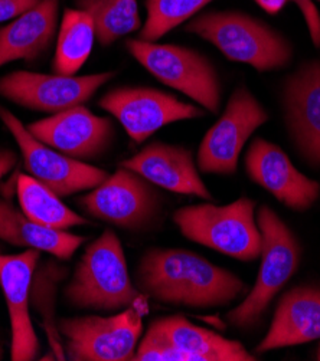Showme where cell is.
<instances>
[{
	"label": "cell",
	"mask_w": 320,
	"mask_h": 361,
	"mask_svg": "<svg viewBox=\"0 0 320 361\" xmlns=\"http://www.w3.org/2000/svg\"><path fill=\"white\" fill-rule=\"evenodd\" d=\"M198 35L234 62L268 72L286 66L293 56L289 39L266 22L242 12H208L194 18L185 27Z\"/></svg>",
	"instance_id": "3957f363"
},
{
	"label": "cell",
	"mask_w": 320,
	"mask_h": 361,
	"mask_svg": "<svg viewBox=\"0 0 320 361\" xmlns=\"http://www.w3.org/2000/svg\"><path fill=\"white\" fill-rule=\"evenodd\" d=\"M2 357H4V350L0 348V360H2Z\"/></svg>",
	"instance_id": "1f68e13d"
},
{
	"label": "cell",
	"mask_w": 320,
	"mask_h": 361,
	"mask_svg": "<svg viewBox=\"0 0 320 361\" xmlns=\"http://www.w3.org/2000/svg\"><path fill=\"white\" fill-rule=\"evenodd\" d=\"M77 8L91 16L102 47H110L141 27L137 0H77Z\"/></svg>",
	"instance_id": "cb8c5ba5"
},
{
	"label": "cell",
	"mask_w": 320,
	"mask_h": 361,
	"mask_svg": "<svg viewBox=\"0 0 320 361\" xmlns=\"http://www.w3.org/2000/svg\"><path fill=\"white\" fill-rule=\"evenodd\" d=\"M126 48L162 84L185 94L206 111L218 113L221 81L215 66L206 56L186 47L141 39H129Z\"/></svg>",
	"instance_id": "52a82bcc"
},
{
	"label": "cell",
	"mask_w": 320,
	"mask_h": 361,
	"mask_svg": "<svg viewBox=\"0 0 320 361\" xmlns=\"http://www.w3.org/2000/svg\"><path fill=\"white\" fill-rule=\"evenodd\" d=\"M95 39V26L91 16L78 8L66 9L59 25L52 62L55 74L76 75L88 61Z\"/></svg>",
	"instance_id": "603a6c76"
},
{
	"label": "cell",
	"mask_w": 320,
	"mask_h": 361,
	"mask_svg": "<svg viewBox=\"0 0 320 361\" xmlns=\"http://www.w3.org/2000/svg\"><path fill=\"white\" fill-rule=\"evenodd\" d=\"M77 204L88 218L130 232L149 228L162 209L160 196L152 183L123 166L78 197Z\"/></svg>",
	"instance_id": "ba28073f"
},
{
	"label": "cell",
	"mask_w": 320,
	"mask_h": 361,
	"mask_svg": "<svg viewBox=\"0 0 320 361\" xmlns=\"http://www.w3.org/2000/svg\"><path fill=\"white\" fill-rule=\"evenodd\" d=\"M153 331L184 355L185 361H254L238 341L195 326L182 315H170L152 321Z\"/></svg>",
	"instance_id": "ffe728a7"
},
{
	"label": "cell",
	"mask_w": 320,
	"mask_h": 361,
	"mask_svg": "<svg viewBox=\"0 0 320 361\" xmlns=\"http://www.w3.org/2000/svg\"><path fill=\"white\" fill-rule=\"evenodd\" d=\"M254 213L256 202L239 197L224 206L202 203L179 207L173 213V222L186 239L248 262L259 259L263 249Z\"/></svg>",
	"instance_id": "277c9868"
},
{
	"label": "cell",
	"mask_w": 320,
	"mask_h": 361,
	"mask_svg": "<svg viewBox=\"0 0 320 361\" xmlns=\"http://www.w3.org/2000/svg\"><path fill=\"white\" fill-rule=\"evenodd\" d=\"M145 177L152 185L179 195L212 200L191 150L166 142H150L133 157L122 163Z\"/></svg>",
	"instance_id": "e0dca14e"
},
{
	"label": "cell",
	"mask_w": 320,
	"mask_h": 361,
	"mask_svg": "<svg viewBox=\"0 0 320 361\" xmlns=\"http://www.w3.org/2000/svg\"><path fill=\"white\" fill-rule=\"evenodd\" d=\"M320 338V288L296 286L277 305L267 336L256 353L293 347Z\"/></svg>",
	"instance_id": "ac0fdd59"
},
{
	"label": "cell",
	"mask_w": 320,
	"mask_h": 361,
	"mask_svg": "<svg viewBox=\"0 0 320 361\" xmlns=\"http://www.w3.org/2000/svg\"><path fill=\"white\" fill-rule=\"evenodd\" d=\"M16 196L28 218L45 228L68 231L91 224L85 216L68 207L54 190L30 174L16 177Z\"/></svg>",
	"instance_id": "7402d4cb"
},
{
	"label": "cell",
	"mask_w": 320,
	"mask_h": 361,
	"mask_svg": "<svg viewBox=\"0 0 320 361\" xmlns=\"http://www.w3.org/2000/svg\"><path fill=\"white\" fill-rule=\"evenodd\" d=\"M268 120V113L245 87H238L218 121L205 134L196 157L202 173L232 176L238 159L254 131Z\"/></svg>",
	"instance_id": "9c48e42d"
},
{
	"label": "cell",
	"mask_w": 320,
	"mask_h": 361,
	"mask_svg": "<svg viewBox=\"0 0 320 361\" xmlns=\"http://www.w3.org/2000/svg\"><path fill=\"white\" fill-rule=\"evenodd\" d=\"M64 298L76 310L114 312L146 300L130 276L120 238L112 229L90 242L64 286Z\"/></svg>",
	"instance_id": "7a4b0ae2"
},
{
	"label": "cell",
	"mask_w": 320,
	"mask_h": 361,
	"mask_svg": "<svg viewBox=\"0 0 320 361\" xmlns=\"http://www.w3.org/2000/svg\"><path fill=\"white\" fill-rule=\"evenodd\" d=\"M212 0H146V22L140 29L141 41L156 42L184 22L195 18Z\"/></svg>",
	"instance_id": "484cf974"
},
{
	"label": "cell",
	"mask_w": 320,
	"mask_h": 361,
	"mask_svg": "<svg viewBox=\"0 0 320 361\" xmlns=\"http://www.w3.org/2000/svg\"><path fill=\"white\" fill-rule=\"evenodd\" d=\"M129 137L140 144L172 123L201 118L205 111L198 105L182 102L174 95L148 87H122L107 92L98 101Z\"/></svg>",
	"instance_id": "8fae6325"
},
{
	"label": "cell",
	"mask_w": 320,
	"mask_h": 361,
	"mask_svg": "<svg viewBox=\"0 0 320 361\" xmlns=\"http://www.w3.org/2000/svg\"><path fill=\"white\" fill-rule=\"evenodd\" d=\"M146 300L119 314L61 318L57 326L65 360L71 361H127L133 360L143 333Z\"/></svg>",
	"instance_id": "8992f818"
},
{
	"label": "cell",
	"mask_w": 320,
	"mask_h": 361,
	"mask_svg": "<svg viewBox=\"0 0 320 361\" xmlns=\"http://www.w3.org/2000/svg\"><path fill=\"white\" fill-rule=\"evenodd\" d=\"M281 102L296 149L309 164L320 166V58L288 77Z\"/></svg>",
	"instance_id": "2e32d148"
},
{
	"label": "cell",
	"mask_w": 320,
	"mask_h": 361,
	"mask_svg": "<svg viewBox=\"0 0 320 361\" xmlns=\"http://www.w3.org/2000/svg\"><path fill=\"white\" fill-rule=\"evenodd\" d=\"M261 231V265L256 285L244 301L227 314L232 327L251 329L261 319L273 298L296 274L302 259V247L292 229L268 206L257 213Z\"/></svg>",
	"instance_id": "5b68a950"
},
{
	"label": "cell",
	"mask_w": 320,
	"mask_h": 361,
	"mask_svg": "<svg viewBox=\"0 0 320 361\" xmlns=\"http://www.w3.org/2000/svg\"><path fill=\"white\" fill-rule=\"evenodd\" d=\"M47 146L77 160L101 156L113 141L112 120L100 117L81 104L26 126Z\"/></svg>",
	"instance_id": "5bb4252c"
},
{
	"label": "cell",
	"mask_w": 320,
	"mask_h": 361,
	"mask_svg": "<svg viewBox=\"0 0 320 361\" xmlns=\"http://www.w3.org/2000/svg\"><path fill=\"white\" fill-rule=\"evenodd\" d=\"M41 261V250L25 249L20 254L0 255V288L11 321V358L37 360L40 338L30 318V285Z\"/></svg>",
	"instance_id": "4fadbf2b"
},
{
	"label": "cell",
	"mask_w": 320,
	"mask_h": 361,
	"mask_svg": "<svg viewBox=\"0 0 320 361\" xmlns=\"http://www.w3.org/2000/svg\"><path fill=\"white\" fill-rule=\"evenodd\" d=\"M289 2H293L300 9L313 45L320 48V13L313 0H289Z\"/></svg>",
	"instance_id": "4316f807"
},
{
	"label": "cell",
	"mask_w": 320,
	"mask_h": 361,
	"mask_svg": "<svg viewBox=\"0 0 320 361\" xmlns=\"http://www.w3.org/2000/svg\"><path fill=\"white\" fill-rule=\"evenodd\" d=\"M0 240L22 249H38L61 261H68L87 240L68 231L45 228L29 219L11 202L0 199Z\"/></svg>",
	"instance_id": "44dd1931"
},
{
	"label": "cell",
	"mask_w": 320,
	"mask_h": 361,
	"mask_svg": "<svg viewBox=\"0 0 320 361\" xmlns=\"http://www.w3.org/2000/svg\"><path fill=\"white\" fill-rule=\"evenodd\" d=\"M18 163V154L8 149H0V180L9 174Z\"/></svg>",
	"instance_id": "f1b7e54d"
},
{
	"label": "cell",
	"mask_w": 320,
	"mask_h": 361,
	"mask_svg": "<svg viewBox=\"0 0 320 361\" xmlns=\"http://www.w3.org/2000/svg\"><path fill=\"white\" fill-rule=\"evenodd\" d=\"M316 358L320 361V345H319V348H317V354H316Z\"/></svg>",
	"instance_id": "4dcf8cb0"
},
{
	"label": "cell",
	"mask_w": 320,
	"mask_h": 361,
	"mask_svg": "<svg viewBox=\"0 0 320 361\" xmlns=\"http://www.w3.org/2000/svg\"><path fill=\"white\" fill-rule=\"evenodd\" d=\"M0 121L13 135L25 169L59 197L91 190L109 176L105 170L69 157L33 137L26 126L6 108L0 106Z\"/></svg>",
	"instance_id": "30bf717a"
},
{
	"label": "cell",
	"mask_w": 320,
	"mask_h": 361,
	"mask_svg": "<svg viewBox=\"0 0 320 361\" xmlns=\"http://www.w3.org/2000/svg\"><path fill=\"white\" fill-rule=\"evenodd\" d=\"M114 75L113 71L83 77L15 71L0 78V97L32 111L57 114L87 102Z\"/></svg>",
	"instance_id": "7c38bea8"
},
{
	"label": "cell",
	"mask_w": 320,
	"mask_h": 361,
	"mask_svg": "<svg viewBox=\"0 0 320 361\" xmlns=\"http://www.w3.org/2000/svg\"><path fill=\"white\" fill-rule=\"evenodd\" d=\"M254 2L268 15H277L286 6L289 0H254Z\"/></svg>",
	"instance_id": "f546056e"
},
{
	"label": "cell",
	"mask_w": 320,
	"mask_h": 361,
	"mask_svg": "<svg viewBox=\"0 0 320 361\" xmlns=\"http://www.w3.org/2000/svg\"><path fill=\"white\" fill-rule=\"evenodd\" d=\"M134 283L146 298L191 308L225 307L248 293L235 274L186 249L146 250L136 265Z\"/></svg>",
	"instance_id": "6da1fadb"
},
{
	"label": "cell",
	"mask_w": 320,
	"mask_h": 361,
	"mask_svg": "<svg viewBox=\"0 0 320 361\" xmlns=\"http://www.w3.org/2000/svg\"><path fill=\"white\" fill-rule=\"evenodd\" d=\"M245 169L254 183L296 212L310 209L320 196V185L299 171L275 144L256 138L245 156Z\"/></svg>",
	"instance_id": "9a60e30c"
},
{
	"label": "cell",
	"mask_w": 320,
	"mask_h": 361,
	"mask_svg": "<svg viewBox=\"0 0 320 361\" xmlns=\"http://www.w3.org/2000/svg\"><path fill=\"white\" fill-rule=\"evenodd\" d=\"M59 0L41 2L0 27V68L15 61H35L54 42Z\"/></svg>",
	"instance_id": "d6986e66"
},
{
	"label": "cell",
	"mask_w": 320,
	"mask_h": 361,
	"mask_svg": "<svg viewBox=\"0 0 320 361\" xmlns=\"http://www.w3.org/2000/svg\"><path fill=\"white\" fill-rule=\"evenodd\" d=\"M40 2L41 0H0V23L16 19Z\"/></svg>",
	"instance_id": "83f0119b"
},
{
	"label": "cell",
	"mask_w": 320,
	"mask_h": 361,
	"mask_svg": "<svg viewBox=\"0 0 320 361\" xmlns=\"http://www.w3.org/2000/svg\"><path fill=\"white\" fill-rule=\"evenodd\" d=\"M65 268L52 261L45 265L37 267L30 285V304L42 318V327L48 334V341L52 345L54 357L57 360H65L62 340L58 331V326L54 322V307L58 282L65 276Z\"/></svg>",
	"instance_id": "d4e9b609"
}]
</instances>
